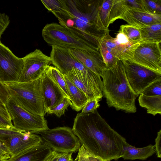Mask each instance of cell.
Segmentation results:
<instances>
[{"mask_svg": "<svg viewBox=\"0 0 161 161\" xmlns=\"http://www.w3.org/2000/svg\"><path fill=\"white\" fill-rule=\"evenodd\" d=\"M42 36L44 40L52 47L99 51L88 41L57 23L46 24L42 30Z\"/></svg>", "mask_w": 161, "mask_h": 161, "instance_id": "obj_6", "label": "cell"}, {"mask_svg": "<svg viewBox=\"0 0 161 161\" xmlns=\"http://www.w3.org/2000/svg\"><path fill=\"white\" fill-rule=\"evenodd\" d=\"M75 58L91 70L102 77L107 69L99 51L69 49Z\"/></svg>", "mask_w": 161, "mask_h": 161, "instance_id": "obj_15", "label": "cell"}, {"mask_svg": "<svg viewBox=\"0 0 161 161\" xmlns=\"http://www.w3.org/2000/svg\"><path fill=\"white\" fill-rule=\"evenodd\" d=\"M59 153L53 151L52 153L45 161H56Z\"/></svg>", "mask_w": 161, "mask_h": 161, "instance_id": "obj_42", "label": "cell"}, {"mask_svg": "<svg viewBox=\"0 0 161 161\" xmlns=\"http://www.w3.org/2000/svg\"><path fill=\"white\" fill-rule=\"evenodd\" d=\"M8 98V91L5 85L0 82V104L6 106Z\"/></svg>", "mask_w": 161, "mask_h": 161, "instance_id": "obj_36", "label": "cell"}, {"mask_svg": "<svg viewBox=\"0 0 161 161\" xmlns=\"http://www.w3.org/2000/svg\"><path fill=\"white\" fill-rule=\"evenodd\" d=\"M140 94L147 96H161V79L152 83Z\"/></svg>", "mask_w": 161, "mask_h": 161, "instance_id": "obj_32", "label": "cell"}, {"mask_svg": "<svg viewBox=\"0 0 161 161\" xmlns=\"http://www.w3.org/2000/svg\"><path fill=\"white\" fill-rule=\"evenodd\" d=\"M10 157L7 148L0 139V161H5Z\"/></svg>", "mask_w": 161, "mask_h": 161, "instance_id": "obj_38", "label": "cell"}, {"mask_svg": "<svg viewBox=\"0 0 161 161\" xmlns=\"http://www.w3.org/2000/svg\"><path fill=\"white\" fill-rule=\"evenodd\" d=\"M114 42L113 52L114 56L119 60L125 61L132 58L135 49L141 44H134L130 43L126 36L120 31L114 38Z\"/></svg>", "mask_w": 161, "mask_h": 161, "instance_id": "obj_18", "label": "cell"}, {"mask_svg": "<svg viewBox=\"0 0 161 161\" xmlns=\"http://www.w3.org/2000/svg\"><path fill=\"white\" fill-rule=\"evenodd\" d=\"M72 129L81 145L98 158L103 161L119 158L126 139L109 126L97 110L77 114Z\"/></svg>", "mask_w": 161, "mask_h": 161, "instance_id": "obj_1", "label": "cell"}, {"mask_svg": "<svg viewBox=\"0 0 161 161\" xmlns=\"http://www.w3.org/2000/svg\"><path fill=\"white\" fill-rule=\"evenodd\" d=\"M130 8L143 10L141 0H113L109 14V25L119 19L124 13Z\"/></svg>", "mask_w": 161, "mask_h": 161, "instance_id": "obj_21", "label": "cell"}, {"mask_svg": "<svg viewBox=\"0 0 161 161\" xmlns=\"http://www.w3.org/2000/svg\"><path fill=\"white\" fill-rule=\"evenodd\" d=\"M108 161H109V160H108Z\"/></svg>", "mask_w": 161, "mask_h": 161, "instance_id": "obj_44", "label": "cell"}, {"mask_svg": "<svg viewBox=\"0 0 161 161\" xmlns=\"http://www.w3.org/2000/svg\"><path fill=\"white\" fill-rule=\"evenodd\" d=\"M12 121L0 115V129L13 130L15 129Z\"/></svg>", "mask_w": 161, "mask_h": 161, "instance_id": "obj_37", "label": "cell"}, {"mask_svg": "<svg viewBox=\"0 0 161 161\" xmlns=\"http://www.w3.org/2000/svg\"><path fill=\"white\" fill-rule=\"evenodd\" d=\"M77 161H103L87 150L81 146L78 150Z\"/></svg>", "mask_w": 161, "mask_h": 161, "instance_id": "obj_33", "label": "cell"}, {"mask_svg": "<svg viewBox=\"0 0 161 161\" xmlns=\"http://www.w3.org/2000/svg\"><path fill=\"white\" fill-rule=\"evenodd\" d=\"M74 161H77V160L75 159Z\"/></svg>", "mask_w": 161, "mask_h": 161, "instance_id": "obj_43", "label": "cell"}, {"mask_svg": "<svg viewBox=\"0 0 161 161\" xmlns=\"http://www.w3.org/2000/svg\"><path fill=\"white\" fill-rule=\"evenodd\" d=\"M119 31L122 33L127 38L129 41L134 44L142 43L138 28L128 24L120 26Z\"/></svg>", "mask_w": 161, "mask_h": 161, "instance_id": "obj_26", "label": "cell"}, {"mask_svg": "<svg viewBox=\"0 0 161 161\" xmlns=\"http://www.w3.org/2000/svg\"><path fill=\"white\" fill-rule=\"evenodd\" d=\"M161 43L142 42L135 49L130 61L161 73Z\"/></svg>", "mask_w": 161, "mask_h": 161, "instance_id": "obj_12", "label": "cell"}, {"mask_svg": "<svg viewBox=\"0 0 161 161\" xmlns=\"http://www.w3.org/2000/svg\"><path fill=\"white\" fill-rule=\"evenodd\" d=\"M64 75L69 81L81 90L86 95L89 100L96 98L101 101L75 75L70 73H68Z\"/></svg>", "mask_w": 161, "mask_h": 161, "instance_id": "obj_29", "label": "cell"}, {"mask_svg": "<svg viewBox=\"0 0 161 161\" xmlns=\"http://www.w3.org/2000/svg\"><path fill=\"white\" fill-rule=\"evenodd\" d=\"M100 101L97 99L89 100L82 108L80 114H85L90 112H93L100 105L99 102Z\"/></svg>", "mask_w": 161, "mask_h": 161, "instance_id": "obj_34", "label": "cell"}, {"mask_svg": "<svg viewBox=\"0 0 161 161\" xmlns=\"http://www.w3.org/2000/svg\"><path fill=\"white\" fill-rule=\"evenodd\" d=\"M53 150L42 143L16 155L11 156L5 161H45Z\"/></svg>", "mask_w": 161, "mask_h": 161, "instance_id": "obj_17", "label": "cell"}, {"mask_svg": "<svg viewBox=\"0 0 161 161\" xmlns=\"http://www.w3.org/2000/svg\"><path fill=\"white\" fill-rule=\"evenodd\" d=\"M41 86L45 113L60 103L65 97L47 69L41 76Z\"/></svg>", "mask_w": 161, "mask_h": 161, "instance_id": "obj_14", "label": "cell"}, {"mask_svg": "<svg viewBox=\"0 0 161 161\" xmlns=\"http://www.w3.org/2000/svg\"><path fill=\"white\" fill-rule=\"evenodd\" d=\"M23 65L22 58L15 55L0 40V82H18Z\"/></svg>", "mask_w": 161, "mask_h": 161, "instance_id": "obj_11", "label": "cell"}, {"mask_svg": "<svg viewBox=\"0 0 161 161\" xmlns=\"http://www.w3.org/2000/svg\"><path fill=\"white\" fill-rule=\"evenodd\" d=\"M103 96L109 107L126 113L136 112L135 100L138 96L130 87L125 74L123 60L107 69L103 76Z\"/></svg>", "mask_w": 161, "mask_h": 161, "instance_id": "obj_3", "label": "cell"}, {"mask_svg": "<svg viewBox=\"0 0 161 161\" xmlns=\"http://www.w3.org/2000/svg\"><path fill=\"white\" fill-rule=\"evenodd\" d=\"M72 153H59L56 161H74L72 157Z\"/></svg>", "mask_w": 161, "mask_h": 161, "instance_id": "obj_40", "label": "cell"}, {"mask_svg": "<svg viewBox=\"0 0 161 161\" xmlns=\"http://www.w3.org/2000/svg\"><path fill=\"white\" fill-rule=\"evenodd\" d=\"M11 156L16 155L42 143L38 134L29 131L14 130L8 136L1 139Z\"/></svg>", "mask_w": 161, "mask_h": 161, "instance_id": "obj_13", "label": "cell"}, {"mask_svg": "<svg viewBox=\"0 0 161 161\" xmlns=\"http://www.w3.org/2000/svg\"><path fill=\"white\" fill-rule=\"evenodd\" d=\"M138 100L140 105L147 109V113L153 116L161 114V96H147L140 94Z\"/></svg>", "mask_w": 161, "mask_h": 161, "instance_id": "obj_23", "label": "cell"}, {"mask_svg": "<svg viewBox=\"0 0 161 161\" xmlns=\"http://www.w3.org/2000/svg\"><path fill=\"white\" fill-rule=\"evenodd\" d=\"M71 104L70 100L65 97L60 103L55 107L48 110L47 113L49 114H53L57 116L60 117L64 114L65 110Z\"/></svg>", "mask_w": 161, "mask_h": 161, "instance_id": "obj_31", "label": "cell"}, {"mask_svg": "<svg viewBox=\"0 0 161 161\" xmlns=\"http://www.w3.org/2000/svg\"><path fill=\"white\" fill-rule=\"evenodd\" d=\"M103 0H66L72 18L59 24L92 44L98 50L108 33L99 19L98 13Z\"/></svg>", "mask_w": 161, "mask_h": 161, "instance_id": "obj_2", "label": "cell"}, {"mask_svg": "<svg viewBox=\"0 0 161 161\" xmlns=\"http://www.w3.org/2000/svg\"><path fill=\"white\" fill-rule=\"evenodd\" d=\"M69 94L72 109L76 111H80L89 100L86 95L69 81L64 75Z\"/></svg>", "mask_w": 161, "mask_h": 161, "instance_id": "obj_22", "label": "cell"}, {"mask_svg": "<svg viewBox=\"0 0 161 161\" xmlns=\"http://www.w3.org/2000/svg\"><path fill=\"white\" fill-rule=\"evenodd\" d=\"M143 10L152 14H161V0H141Z\"/></svg>", "mask_w": 161, "mask_h": 161, "instance_id": "obj_28", "label": "cell"}, {"mask_svg": "<svg viewBox=\"0 0 161 161\" xmlns=\"http://www.w3.org/2000/svg\"><path fill=\"white\" fill-rule=\"evenodd\" d=\"M51 58L52 64L64 75L70 73L75 75L97 98L101 100L103 83L100 77L75 58L69 49L58 47Z\"/></svg>", "mask_w": 161, "mask_h": 161, "instance_id": "obj_4", "label": "cell"}, {"mask_svg": "<svg viewBox=\"0 0 161 161\" xmlns=\"http://www.w3.org/2000/svg\"><path fill=\"white\" fill-rule=\"evenodd\" d=\"M44 7L58 18L59 24L72 18V14L66 0H41Z\"/></svg>", "mask_w": 161, "mask_h": 161, "instance_id": "obj_20", "label": "cell"}, {"mask_svg": "<svg viewBox=\"0 0 161 161\" xmlns=\"http://www.w3.org/2000/svg\"><path fill=\"white\" fill-rule=\"evenodd\" d=\"M99 51L103 57L107 69L113 67L119 60L112 53L108 51L102 44H100Z\"/></svg>", "mask_w": 161, "mask_h": 161, "instance_id": "obj_30", "label": "cell"}, {"mask_svg": "<svg viewBox=\"0 0 161 161\" xmlns=\"http://www.w3.org/2000/svg\"><path fill=\"white\" fill-rule=\"evenodd\" d=\"M33 133L40 136L42 143L58 153L75 152L81 147L78 138L68 127H58Z\"/></svg>", "mask_w": 161, "mask_h": 161, "instance_id": "obj_7", "label": "cell"}, {"mask_svg": "<svg viewBox=\"0 0 161 161\" xmlns=\"http://www.w3.org/2000/svg\"><path fill=\"white\" fill-rule=\"evenodd\" d=\"M0 115L7 120H11V118L6 106L0 104Z\"/></svg>", "mask_w": 161, "mask_h": 161, "instance_id": "obj_41", "label": "cell"}, {"mask_svg": "<svg viewBox=\"0 0 161 161\" xmlns=\"http://www.w3.org/2000/svg\"><path fill=\"white\" fill-rule=\"evenodd\" d=\"M6 106L14 127L18 130L33 133L49 129L44 117L29 112L9 98Z\"/></svg>", "mask_w": 161, "mask_h": 161, "instance_id": "obj_8", "label": "cell"}, {"mask_svg": "<svg viewBox=\"0 0 161 161\" xmlns=\"http://www.w3.org/2000/svg\"><path fill=\"white\" fill-rule=\"evenodd\" d=\"M123 61L128 82L132 90L138 96L152 83L161 79V73L129 60Z\"/></svg>", "mask_w": 161, "mask_h": 161, "instance_id": "obj_9", "label": "cell"}, {"mask_svg": "<svg viewBox=\"0 0 161 161\" xmlns=\"http://www.w3.org/2000/svg\"><path fill=\"white\" fill-rule=\"evenodd\" d=\"M161 130L157 133V136L155 139L154 145L155 152L157 157H161Z\"/></svg>", "mask_w": 161, "mask_h": 161, "instance_id": "obj_39", "label": "cell"}, {"mask_svg": "<svg viewBox=\"0 0 161 161\" xmlns=\"http://www.w3.org/2000/svg\"><path fill=\"white\" fill-rule=\"evenodd\" d=\"M10 23L8 16L4 13L0 12V40L2 35Z\"/></svg>", "mask_w": 161, "mask_h": 161, "instance_id": "obj_35", "label": "cell"}, {"mask_svg": "<svg viewBox=\"0 0 161 161\" xmlns=\"http://www.w3.org/2000/svg\"><path fill=\"white\" fill-rule=\"evenodd\" d=\"M155 153L154 145L150 144L145 147L137 148L130 145L125 140L123 142L119 158L125 160H144Z\"/></svg>", "mask_w": 161, "mask_h": 161, "instance_id": "obj_19", "label": "cell"}, {"mask_svg": "<svg viewBox=\"0 0 161 161\" xmlns=\"http://www.w3.org/2000/svg\"><path fill=\"white\" fill-rule=\"evenodd\" d=\"M113 0H103L98 13L99 19L103 26L108 29L109 16Z\"/></svg>", "mask_w": 161, "mask_h": 161, "instance_id": "obj_27", "label": "cell"}, {"mask_svg": "<svg viewBox=\"0 0 161 161\" xmlns=\"http://www.w3.org/2000/svg\"><path fill=\"white\" fill-rule=\"evenodd\" d=\"M41 76L34 80L4 83L8 98L29 112L44 117L45 108L41 86Z\"/></svg>", "mask_w": 161, "mask_h": 161, "instance_id": "obj_5", "label": "cell"}, {"mask_svg": "<svg viewBox=\"0 0 161 161\" xmlns=\"http://www.w3.org/2000/svg\"><path fill=\"white\" fill-rule=\"evenodd\" d=\"M47 69L49 75L62 90L65 97L70 100L69 94L64 75L55 67L49 65L48 66Z\"/></svg>", "mask_w": 161, "mask_h": 161, "instance_id": "obj_25", "label": "cell"}, {"mask_svg": "<svg viewBox=\"0 0 161 161\" xmlns=\"http://www.w3.org/2000/svg\"><path fill=\"white\" fill-rule=\"evenodd\" d=\"M138 29L142 42L161 43V23Z\"/></svg>", "mask_w": 161, "mask_h": 161, "instance_id": "obj_24", "label": "cell"}, {"mask_svg": "<svg viewBox=\"0 0 161 161\" xmlns=\"http://www.w3.org/2000/svg\"><path fill=\"white\" fill-rule=\"evenodd\" d=\"M119 19L125 21L128 25L141 28L161 23V14H150L141 9L130 8L124 13Z\"/></svg>", "mask_w": 161, "mask_h": 161, "instance_id": "obj_16", "label": "cell"}, {"mask_svg": "<svg viewBox=\"0 0 161 161\" xmlns=\"http://www.w3.org/2000/svg\"><path fill=\"white\" fill-rule=\"evenodd\" d=\"M23 66L18 82H27L40 77L52 63L50 56L36 49L22 58Z\"/></svg>", "mask_w": 161, "mask_h": 161, "instance_id": "obj_10", "label": "cell"}]
</instances>
